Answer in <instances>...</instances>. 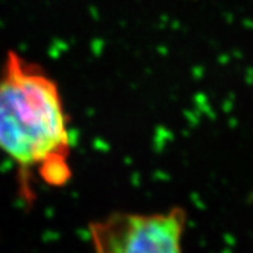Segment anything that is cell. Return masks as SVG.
<instances>
[{"label":"cell","mask_w":253,"mask_h":253,"mask_svg":"<svg viewBox=\"0 0 253 253\" xmlns=\"http://www.w3.org/2000/svg\"><path fill=\"white\" fill-rule=\"evenodd\" d=\"M69 117L58 82L40 63L9 49L0 66V151L37 168L51 184L71 176Z\"/></svg>","instance_id":"cell-1"},{"label":"cell","mask_w":253,"mask_h":253,"mask_svg":"<svg viewBox=\"0 0 253 253\" xmlns=\"http://www.w3.org/2000/svg\"><path fill=\"white\" fill-rule=\"evenodd\" d=\"M186 214L117 212L90 225L94 253H181Z\"/></svg>","instance_id":"cell-2"}]
</instances>
